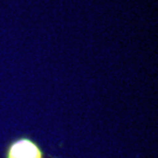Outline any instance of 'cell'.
I'll return each mask as SVG.
<instances>
[{"label":"cell","instance_id":"1","mask_svg":"<svg viewBox=\"0 0 158 158\" xmlns=\"http://www.w3.org/2000/svg\"><path fill=\"white\" fill-rule=\"evenodd\" d=\"M7 158H42V151L29 138H19L11 144Z\"/></svg>","mask_w":158,"mask_h":158}]
</instances>
